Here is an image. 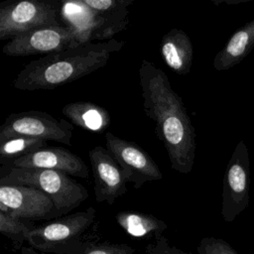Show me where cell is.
Segmentation results:
<instances>
[{
	"label": "cell",
	"mask_w": 254,
	"mask_h": 254,
	"mask_svg": "<svg viewBox=\"0 0 254 254\" xmlns=\"http://www.w3.org/2000/svg\"><path fill=\"white\" fill-rule=\"evenodd\" d=\"M139 81L144 112L155 124L171 168L189 174L195 156V131L183 98L172 88L166 72L147 60L140 64Z\"/></svg>",
	"instance_id": "cell-1"
},
{
	"label": "cell",
	"mask_w": 254,
	"mask_h": 254,
	"mask_svg": "<svg viewBox=\"0 0 254 254\" xmlns=\"http://www.w3.org/2000/svg\"><path fill=\"white\" fill-rule=\"evenodd\" d=\"M124 45L125 42L116 39L88 42L44 56L21 69L14 79V87L29 91L60 87L103 67L111 55Z\"/></svg>",
	"instance_id": "cell-2"
},
{
	"label": "cell",
	"mask_w": 254,
	"mask_h": 254,
	"mask_svg": "<svg viewBox=\"0 0 254 254\" xmlns=\"http://www.w3.org/2000/svg\"><path fill=\"white\" fill-rule=\"evenodd\" d=\"M1 185L33 187L53 200L57 213H66L88 197L86 189L69 175L54 170L13 168L0 179Z\"/></svg>",
	"instance_id": "cell-3"
},
{
	"label": "cell",
	"mask_w": 254,
	"mask_h": 254,
	"mask_svg": "<svg viewBox=\"0 0 254 254\" xmlns=\"http://www.w3.org/2000/svg\"><path fill=\"white\" fill-rule=\"evenodd\" d=\"M84 44L77 32L68 25H47L12 38L3 47L10 57L47 56Z\"/></svg>",
	"instance_id": "cell-4"
},
{
	"label": "cell",
	"mask_w": 254,
	"mask_h": 254,
	"mask_svg": "<svg viewBox=\"0 0 254 254\" xmlns=\"http://www.w3.org/2000/svg\"><path fill=\"white\" fill-rule=\"evenodd\" d=\"M73 126L65 119H57L51 114L30 110L10 114L0 130V143L15 137L52 140L70 145Z\"/></svg>",
	"instance_id": "cell-5"
},
{
	"label": "cell",
	"mask_w": 254,
	"mask_h": 254,
	"mask_svg": "<svg viewBox=\"0 0 254 254\" xmlns=\"http://www.w3.org/2000/svg\"><path fill=\"white\" fill-rule=\"evenodd\" d=\"M250 160L247 147L240 141L226 166L222 187L221 214L226 222L233 221L249 204Z\"/></svg>",
	"instance_id": "cell-6"
},
{
	"label": "cell",
	"mask_w": 254,
	"mask_h": 254,
	"mask_svg": "<svg viewBox=\"0 0 254 254\" xmlns=\"http://www.w3.org/2000/svg\"><path fill=\"white\" fill-rule=\"evenodd\" d=\"M56 3L24 0L0 9V38L16 37L33 29L59 24Z\"/></svg>",
	"instance_id": "cell-7"
},
{
	"label": "cell",
	"mask_w": 254,
	"mask_h": 254,
	"mask_svg": "<svg viewBox=\"0 0 254 254\" xmlns=\"http://www.w3.org/2000/svg\"><path fill=\"white\" fill-rule=\"evenodd\" d=\"M95 209L89 207L39 227L32 228L26 235L30 245L42 251H56L58 247L75 242L91 225Z\"/></svg>",
	"instance_id": "cell-8"
},
{
	"label": "cell",
	"mask_w": 254,
	"mask_h": 254,
	"mask_svg": "<svg viewBox=\"0 0 254 254\" xmlns=\"http://www.w3.org/2000/svg\"><path fill=\"white\" fill-rule=\"evenodd\" d=\"M106 149L121 167L128 183L134 189L144 184L159 181L163 174L155 161L135 142L123 140L112 133L105 134Z\"/></svg>",
	"instance_id": "cell-9"
},
{
	"label": "cell",
	"mask_w": 254,
	"mask_h": 254,
	"mask_svg": "<svg viewBox=\"0 0 254 254\" xmlns=\"http://www.w3.org/2000/svg\"><path fill=\"white\" fill-rule=\"evenodd\" d=\"M54 210L53 200L39 189L0 185V211L21 219H43L49 217Z\"/></svg>",
	"instance_id": "cell-10"
},
{
	"label": "cell",
	"mask_w": 254,
	"mask_h": 254,
	"mask_svg": "<svg viewBox=\"0 0 254 254\" xmlns=\"http://www.w3.org/2000/svg\"><path fill=\"white\" fill-rule=\"evenodd\" d=\"M94 180V194L97 202L112 204L127 191L125 175L110 152L96 146L88 152Z\"/></svg>",
	"instance_id": "cell-11"
},
{
	"label": "cell",
	"mask_w": 254,
	"mask_h": 254,
	"mask_svg": "<svg viewBox=\"0 0 254 254\" xmlns=\"http://www.w3.org/2000/svg\"><path fill=\"white\" fill-rule=\"evenodd\" d=\"M8 167L54 170L81 179H87L89 176L88 168L82 159L63 147L39 149L20 157Z\"/></svg>",
	"instance_id": "cell-12"
},
{
	"label": "cell",
	"mask_w": 254,
	"mask_h": 254,
	"mask_svg": "<svg viewBox=\"0 0 254 254\" xmlns=\"http://www.w3.org/2000/svg\"><path fill=\"white\" fill-rule=\"evenodd\" d=\"M96 18L91 39L111 40L128 25V7L134 0H80Z\"/></svg>",
	"instance_id": "cell-13"
},
{
	"label": "cell",
	"mask_w": 254,
	"mask_h": 254,
	"mask_svg": "<svg viewBox=\"0 0 254 254\" xmlns=\"http://www.w3.org/2000/svg\"><path fill=\"white\" fill-rule=\"evenodd\" d=\"M160 51L163 61L174 72L185 75L190 71L193 47L185 31L173 28L167 32L161 40Z\"/></svg>",
	"instance_id": "cell-14"
},
{
	"label": "cell",
	"mask_w": 254,
	"mask_h": 254,
	"mask_svg": "<svg viewBox=\"0 0 254 254\" xmlns=\"http://www.w3.org/2000/svg\"><path fill=\"white\" fill-rule=\"evenodd\" d=\"M254 48V19L237 29L213 59V67L226 70L238 64Z\"/></svg>",
	"instance_id": "cell-15"
},
{
	"label": "cell",
	"mask_w": 254,
	"mask_h": 254,
	"mask_svg": "<svg viewBox=\"0 0 254 254\" xmlns=\"http://www.w3.org/2000/svg\"><path fill=\"white\" fill-rule=\"evenodd\" d=\"M62 112L74 125L89 131L101 132L111 122L107 110L92 102H70L63 107Z\"/></svg>",
	"instance_id": "cell-16"
},
{
	"label": "cell",
	"mask_w": 254,
	"mask_h": 254,
	"mask_svg": "<svg viewBox=\"0 0 254 254\" xmlns=\"http://www.w3.org/2000/svg\"><path fill=\"white\" fill-rule=\"evenodd\" d=\"M116 221L128 234L135 237L162 235L167 224L157 217L138 211H120L116 214Z\"/></svg>",
	"instance_id": "cell-17"
},
{
	"label": "cell",
	"mask_w": 254,
	"mask_h": 254,
	"mask_svg": "<svg viewBox=\"0 0 254 254\" xmlns=\"http://www.w3.org/2000/svg\"><path fill=\"white\" fill-rule=\"evenodd\" d=\"M47 141L37 138L15 137L0 143V162L10 165L15 160L31 152L45 148Z\"/></svg>",
	"instance_id": "cell-18"
},
{
	"label": "cell",
	"mask_w": 254,
	"mask_h": 254,
	"mask_svg": "<svg viewBox=\"0 0 254 254\" xmlns=\"http://www.w3.org/2000/svg\"><path fill=\"white\" fill-rule=\"evenodd\" d=\"M32 228L28 227L27 224H25L21 218L15 217L13 215H10L6 212L0 211V232L6 236L16 237V236H23L26 237L27 233Z\"/></svg>",
	"instance_id": "cell-19"
},
{
	"label": "cell",
	"mask_w": 254,
	"mask_h": 254,
	"mask_svg": "<svg viewBox=\"0 0 254 254\" xmlns=\"http://www.w3.org/2000/svg\"><path fill=\"white\" fill-rule=\"evenodd\" d=\"M197 251L198 254H238L228 242L214 237L202 238Z\"/></svg>",
	"instance_id": "cell-20"
},
{
	"label": "cell",
	"mask_w": 254,
	"mask_h": 254,
	"mask_svg": "<svg viewBox=\"0 0 254 254\" xmlns=\"http://www.w3.org/2000/svg\"><path fill=\"white\" fill-rule=\"evenodd\" d=\"M155 238V242L149 243L146 247V252L148 254H186L176 248L171 247L168 244V240L163 235H159Z\"/></svg>",
	"instance_id": "cell-21"
},
{
	"label": "cell",
	"mask_w": 254,
	"mask_h": 254,
	"mask_svg": "<svg viewBox=\"0 0 254 254\" xmlns=\"http://www.w3.org/2000/svg\"><path fill=\"white\" fill-rule=\"evenodd\" d=\"M134 249L125 244H104L93 248L86 254H132Z\"/></svg>",
	"instance_id": "cell-22"
}]
</instances>
